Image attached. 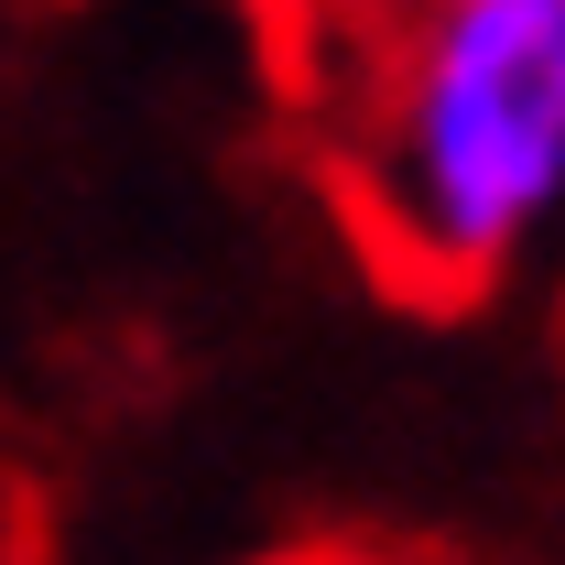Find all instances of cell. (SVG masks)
<instances>
[{
	"label": "cell",
	"mask_w": 565,
	"mask_h": 565,
	"mask_svg": "<svg viewBox=\"0 0 565 565\" xmlns=\"http://www.w3.org/2000/svg\"><path fill=\"white\" fill-rule=\"evenodd\" d=\"M294 131L403 305H479L565 217V0H273Z\"/></svg>",
	"instance_id": "cell-1"
},
{
	"label": "cell",
	"mask_w": 565,
	"mask_h": 565,
	"mask_svg": "<svg viewBox=\"0 0 565 565\" xmlns=\"http://www.w3.org/2000/svg\"><path fill=\"white\" fill-rule=\"evenodd\" d=\"M282 565H381V555H282Z\"/></svg>",
	"instance_id": "cell-2"
}]
</instances>
